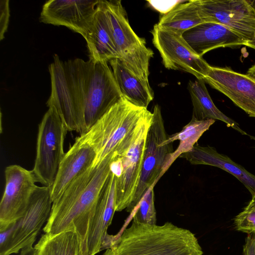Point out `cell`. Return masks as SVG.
Returning a JSON list of instances; mask_svg holds the SVG:
<instances>
[{
  "instance_id": "6da1fadb",
  "label": "cell",
  "mask_w": 255,
  "mask_h": 255,
  "mask_svg": "<svg viewBox=\"0 0 255 255\" xmlns=\"http://www.w3.org/2000/svg\"><path fill=\"white\" fill-rule=\"evenodd\" d=\"M53 58L46 105L56 109L68 131L82 135L123 96L107 62Z\"/></svg>"
},
{
  "instance_id": "7a4b0ae2",
  "label": "cell",
  "mask_w": 255,
  "mask_h": 255,
  "mask_svg": "<svg viewBox=\"0 0 255 255\" xmlns=\"http://www.w3.org/2000/svg\"><path fill=\"white\" fill-rule=\"evenodd\" d=\"M113 153L76 177L53 202L43 228L45 233L73 231L78 236L79 255H84L88 235L102 190L111 172Z\"/></svg>"
},
{
  "instance_id": "3957f363",
  "label": "cell",
  "mask_w": 255,
  "mask_h": 255,
  "mask_svg": "<svg viewBox=\"0 0 255 255\" xmlns=\"http://www.w3.org/2000/svg\"><path fill=\"white\" fill-rule=\"evenodd\" d=\"M195 234L171 222L148 225L132 220L113 238L103 255H203Z\"/></svg>"
},
{
  "instance_id": "277c9868",
  "label": "cell",
  "mask_w": 255,
  "mask_h": 255,
  "mask_svg": "<svg viewBox=\"0 0 255 255\" xmlns=\"http://www.w3.org/2000/svg\"><path fill=\"white\" fill-rule=\"evenodd\" d=\"M147 108L137 107L124 97L113 106L85 133L79 137L95 150L93 167L110 155H126L143 126L152 120Z\"/></svg>"
},
{
  "instance_id": "5b68a950",
  "label": "cell",
  "mask_w": 255,
  "mask_h": 255,
  "mask_svg": "<svg viewBox=\"0 0 255 255\" xmlns=\"http://www.w3.org/2000/svg\"><path fill=\"white\" fill-rule=\"evenodd\" d=\"M106 13L114 43L123 64L136 76L149 83V61L152 50L145 39L139 37L131 27L127 12L120 0H100Z\"/></svg>"
},
{
  "instance_id": "8992f818",
  "label": "cell",
  "mask_w": 255,
  "mask_h": 255,
  "mask_svg": "<svg viewBox=\"0 0 255 255\" xmlns=\"http://www.w3.org/2000/svg\"><path fill=\"white\" fill-rule=\"evenodd\" d=\"M48 108L39 125L32 171L38 182L51 187L65 154L64 143L68 130L56 109Z\"/></svg>"
},
{
  "instance_id": "52a82bcc",
  "label": "cell",
  "mask_w": 255,
  "mask_h": 255,
  "mask_svg": "<svg viewBox=\"0 0 255 255\" xmlns=\"http://www.w3.org/2000/svg\"><path fill=\"white\" fill-rule=\"evenodd\" d=\"M152 123L148 129L139 183L133 201L126 211L132 214L148 189L156 184L165 172V169L172 153V143L163 144L167 135L160 107L153 109Z\"/></svg>"
},
{
  "instance_id": "ba28073f",
  "label": "cell",
  "mask_w": 255,
  "mask_h": 255,
  "mask_svg": "<svg viewBox=\"0 0 255 255\" xmlns=\"http://www.w3.org/2000/svg\"><path fill=\"white\" fill-rule=\"evenodd\" d=\"M50 191V187H37L23 216L9 227L11 233L6 242L0 246V255L17 254L33 245L50 214L52 204Z\"/></svg>"
},
{
  "instance_id": "9c48e42d",
  "label": "cell",
  "mask_w": 255,
  "mask_h": 255,
  "mask_svg": "<svg viewBox=\"0 0 255 255\" xmlns=\"http://www.w3.org/2000/svg\"><path fill=\"white\" fill-rule=\"evenodd\" d=\"M5 188L0 203V232L4 231L21 218L38 187L32 170L10 165L4 170Z\"/></svg>"
},
{
  "instance_id": "30bf717a",
  "label": "cell",
  "mask_w": 255,
  "mask_h": 255,
  "mask_svg": "<svg viewBox=\"0 0 255 255\" xmlns=\"http://www.w3.org/2000/svg\"><path fill=\"white\" fill-rule=\"evenodd\" d=\"M152 42L158 50L164 67L189 73L202 80L210 65L188 45L182 35L154 25Z\"/></svg>"
},
{
  "instance_id": "8fae6325",
  "label": "cell",
  "mask_w": 255,
  "mask_h": 255,
  "mask_svg": "<svg viewBox=\"0 0 255 255\" xmlns=\"http://www.w3.org/2000/svg\"><path fill=\"white\" fill-rule=\"evenodd\" d=\"M198 0L200 9L208 22L228 27L251 44L255 34V8L249 0Z\"/></svg>"
},
{
  "instance_id": "7c38bea8",
  "label": "cell",
  "mask_w": 255,
  "mask_h": 255,
  "mask_svg": "<svg viewBox=\"0 0 255 255\" xmlns=\"http://www.w3.org/2000/svg\"><path fill=\"white\" fill-rule=\"evenodd\" d=\"M99 0H50L42 6L40 21L64 26L84 38L93 26Z\"/></svg>"
},
{
  "instance_id": "4fadbf2b",
  "label": "cell",
  "mask_w": 255,
  "mask_h": 255,
  "mask_svg": "<svg viewBox=\"0 0 255 255\" xmlns=\"http://www.w3.org/2000/svg\"><path fill=\"white\" fill-rule=\"evenodd\" d=\"M228 97L250 117L255 118V80L231 68L210 66L202 79Z\"/></svg>"
},
{
  "instance_id": "5bb4252c",
  "label": "cell",
  "mask_w": 255,
  "mask_h": 255,
  "mask_svg": "<svg viewBox=\"0 0 255 255\" xmlns=\"http://www.w3.org/2000/svg\"><path fill=\"white\" fill-rule=\"evenodd\" d=\"M151 123L152 121L143 126L136 140L122 157V172L116 176V211H127L133 201L140 179L147 133Z\"/></svg>"
},
{
  "instance_id": "9a60e30c",
  "label": "cell",
  "mask_w": 255,
  "mask_h": 255,
  "mask_svg": "<svg viewBox=\"0 0 255 255\" xmlns=\"http://www.w3.org/2000/svg\"><path fill=\"white\" fill-rule=\"evenodd\" d=\"M182 37L198 56L214 49L245 45L252 48L249 41L221 24L214 22L200 23L184 31Z\"/></svg>"
},
{
  "instance_id": "2e32d148",
  "label": "cell",
  "mask_w": 255,
  "mask_h": 255,
  "mask_svg": "<svg viewBox=\"0 0 255 255\" xmlns=\"http://www.w3.org/2000/svg\"><path fill=\"white\" fill-rule=\"evenodd\" d=\"M116 178L111 171L99 197L91 228L88 235L84 255H96L102 251L107 230L116 212Z\"/></svg>"
},
{
  "instance_id": "e0dca14e",
  "label": "cell",
  "mask_w": 255,
  "mask_h": 255,
  "mask_svg": "<svg viewBox=\"0 0 255 255\" xmlns=\"http://www.w3.org/2000/svg\"><path fill=\"white\" fill-rule=\"evenodd\" d=\"M96 156L94 149L78 136L65 154L54 182L51 187L52 202L56 200L78 176L92 166Z\"/></svg>"
},
{
  "instance_id": "ac0fdd59",
  "label": "cell",
  "mask_w": 255,
  "mask_h": 255,
  "mask_svg": "<svg viewBox=\"0 0 255 255\" xmlns=\"http://www.w3.org/2000/svg\"><path fill=\"white\" fill-rule=\"evenodd\" d=\"M179 157L186 159L192 164L215 166L230 173L243 184L252 196L255 195V175L227 155L219 153L214 147L196 144L190 151Z\"/></svg>"
},
{
  "instance_id": "d6986e66",
  "label": "cell",
  "mask_w": 255,
  "mask_h": 255,
  "mask_svg": "<svg viewBox=\"0 0 255 255\" xmlns=\"http://www.w3.org/2000/svg\"><path fill=\"white\" fill-rule=\"evenodd\" d=\"M89 52V59L110 61L120 58L106 13L99 0L92 27L85 38Z\"/></svg>"
},
{
  "instance_id": "ffe728a7",
  "label": "cell",
  "mask_w": 255,
  "mask_h": 255,
  "mask_svg": "<svg viewBox=\"0 0 255 255\" xmlns=\"http://www.w3.org/2000/svg\"><path fill=\"white\" fill-rule=\"evenodd\" d=\"M109 62L122 96L132 104L147 108L154 98L149 83L136 76L118 58Z\"/></svg>"
},
{
  "instance_id": "44dd1931",
  "label": "cell",
  "mask_w": 255,
  "mask_h": 255,
  "mask_svg": "<svg viewBox=\"0 0 255 255\" xmlns=\"http://www.w3.org/2000/svg\"><path fill=\"white\" fill-rule=\"evenodd\" d=\"M203 80L190 81L188 89L190 95L193 113L192 119L196 120L208 119L218 120L225 123L230 127L244 135L248 134L239 124L233 119L223 114L213 103Z\"/></svg>"
},
{
  "instance_id": "7402d4cb",
  "label": "cell",
  "mask_w": 255,
  "mask_h": 255,
  "mask_svg": "<svg viewBox=\"0 0 255 255\" xmlns=\"http://www.w3.org/2000/svg\"><path fill=\"white\" fill-rule=\"evenodd\" d=\"M208 22L203 14L198 0L181 1L164 14L156 24L158 27L181 35L200 23Z\"/></svg>"
},
{
  "instance_id": "603a6c76",
  "label": "cell",
  "mask_w": 255,
  "mask_h": 255,
  "mask_svg": "<svg viewBox=\"0 0 255 255\" xmlns=\"http://www.w3.org/2000/svg\"><path fill=\"white\" fill-rule=\"evenodd\" d=\"M34 255H79V241L73 231L45 233L34 246Z\"/></svg>"
},
{
  "instance_id": "cb8c5ba5",
  "label": "cell",
  "mask_w": 255,
  "mask_h": 255,
  "mask_svg": "<svg viewBox=\"0 0 255 255\" xmlns=\"http://www.w3.org/2000/svg\"><path fill=\"white\" fill-rule=\"evenodd\" d=\"M215 122L213 119L196 120L192 119L182 130L177 133L168 136L163 144L172 143L179 140L177 149L172 152L165 169L166 172L173 162L184 153L190 151L202 134Z\"/></svg>"
},
{
  "instance_id": "d4e9b609",
  "label": "cell",
  "mask_w": 255,
  "mask_h": 255,
  "mask_svg": "<svg viewBox=\"0 0 255 255\" xmlns=\"http://www.w3.org/2000/svg\"><path fill=\"white\" fill-rule=\"evenodd\" d=\"M152 185L147 191L133 212V221L148 224H156V213L154 205V193Z\"/></svg>"
},
{
  "instance_id": "484cf974",
  "label": "cell",
  "mask_w": 255,
  "mask_h": 255,
  "mask_svg": "<svg viewBox=\"0 0 255 255\" xmlns=\"http://www.w3.org/2000/svg\"><path fill=\"white\" fill-rule=\"evenodd\" d=\"M234 225L236 230L248 234L255 232V195L243 211L236 216Z\"/></svg>"
},
{
  "instance_id": "4316f807",
  "label": "cell",
  "mask_w": 255,
  "mask_h": 255,
  "mask_svg": "<svg viewBox=\"0 0 255 255\" xmlns=\"http://www.w3.org/2000/svg\"><path fill=\"white\" fill-rule=\"evenodd\" d=\"M0 7V39L1 40L4 38L8 25L10 16L9 0H1Z\"/></svg>"
},
{
  "instance_id": "83f0119b",
  "label": "cell",
  "mask_w": 255,
  "mask_h": 255,
  "mask_svg": "<svg viewBox=\"0 0 255 255\" xmlns=\"http://www.w3.org/2000/svg\"><path fill=\"white\" fill-rule=\"evenodd\" d=\"M243 255H255V232L248 234L246 238Z\"/></svg>"
},
{
  "instance_id": "f1b7e54d",
  "label": "cell",
  "mask_w": 255,
  "mask_h": 255,
  "mask_svg": "<svg viewBox=\"0 0 255 255\" xmlns=\"http://www.w3.org/2000/svg\"><path fill=\"white\" fill-rule=\"evenodd\" d=\"M19 255H34V248L30 245L22 249Z\"/></svg>"
},
{
  "instance_id": "f546056e",
  "label": "cell",
  "mask_w": 255,
  "mask_h": 255,
  "mask_svg": "<svg viewBox=\"0 0 255 255\" xmlns=\"http://www.w3.org/2000/svg\"><path fill=\"white\" fill-rule=\"evenodd\" d=\"M246 74L255 80V69L250 68Z\"/></svg>"
},
{
  "instance_id": "4dcf8cb0",
  "label": "cell",
  "mask_w": 255,
  "mask_h": 255,
  "mask_svg": "<svg viewBox=\"0 0 255 255\" xmlns=\"http://www.w3.org/2000/svg\"><path fill=\"white\" fill-rule=\"evenodd\" d=\"M251 44L252 45L253 48L255 49V34L253 38V39L251 43Z\"/></svg>"
},
{
  "instance_id": "1f68e13d",
  "label": "cell",
  "mask_w": 255,
  "mask_h": 255,
  "mask_svg": "<svg viewBox=\"0 0 255 255\" xmlns=\"http://www.w3.org/2000/svg\"><path fill=\"white\" fill-rule=\"evenodd\" d=\"M250 3L252 4L254 7L255 8V0H249Z\"/></svg>"
},
{
  "instance_id": "d6a6232c",
  "label": "cell",
  "mask_w": 255,
  "mask_h": 255,
  "mask_svg": "<svg viewBox=\"0 0 255 255\" xmlns=\"http://www.w3.org/2000/svg\"><path fill=\"white\" fill-rule=\"evenodd\" d=\"M251 138L255 140V136H251Z\"/></svg>"
},
{
  "instance_id": "836d02e7",
  "label": "cell",
  "mask_w": 255,
  "mask_h": 255,
  "mask_svg": "<svg viewBox=\"0 0 255 255\" xmlns=\"http://www.w3.org/2000/svg\"><path fill=\"white\" fill-rule=\"evenodd\" d=\"M251 68H252L253 69H255V65H254L253 66H252L251 67Z\"/></svg>"
}]
</instances>
